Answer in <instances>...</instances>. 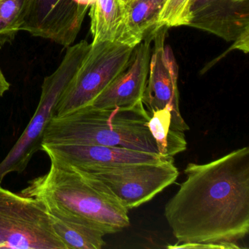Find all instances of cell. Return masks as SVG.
<instances>
[{"label": "cell", "mask_w": 249, "mask_h": 249, "mask_svg": "<svg viewBox=\"0 0 249 249\" xmlns=\"http://www.w3.org/2000/svg\"><path fill=\"white\" fill-rule=\"evenodd\" d=\"M121 1H122V2H123V3L125 5H127L128 3H129V1H130V0H121Z\"/></svg>", "instance_id": "obj_21"}, {"label": "cell", "mask_w": 249, "mask_h": 249, "mask_svg": "<svg viewBox=\"0 0 249 249\" xmlns=\"http://www.w3.org/2000/svg\"><path fill=\"white\" fill-rule=\"evenodd\" d=\"M166 204L177 243H237L249 231V148L205 164L189 163Z\"/></svg>", "instance_id": "obj_1"}, {"label": "cell", "mask_w": 249, "mask_h": 249, "mask_svg": "<svg viewBox=\"0 0 249 249\" xmlns=\"http://www.w3.org/2000/svg\"><path fill=\"white\" fill-rule=\"evenodd\" d=\"M164 0H132L126 5L124 21L116 41L131 47L147 35L158 30V19Z\"/></svg>", "instance_id": "obj_13"}, {"label": "cell", "mask_w": 249, "mask_h": 249, "mask_svg": "<svg viewBox=\"0 0 249 249\" xmlns=\"http://www.w3.org/2000/svg\"><path fill=\"white\" fill-rule=\"evenodd\" d=\"M88 10L72 0H23L21 31L68 48L76 40Z\"/></svg>", "instance_id": "obj_8"}, {"label": "cell", "mask_w": 249, "mask_h": 249, "mask_svg": "<svg viewBox=\"0 0 249 249\" xmlns=\"http://www.w3.org/2000/svg\"><path fill=\"white\" fill-rule=\"evenodd\" d=\"M9 82L7 80L6 77L2 72V70L0 69V97H2L8 90L10 89Z\"/></svg>", "instance_id": "obj_20"}, {"label": "cell", "mask_w": 249, "mask_h": 249, "mask_svg": "<svg viewBox=\"0 0 249 249\" xmlns=\"http://www.w3.org/2000/svg\"><path fill=\"white\" fill-rule=\"evenodd\" d=\"M155 33L147 35L135 46L126 69L90 106L99 108H132L142 104Z\"/></svg>", "instance_id": "obj_11"}, {"label": "cell", "mask_w": 249, "mask_h": 249, "mask_svg": "<svg viewBox=\"0 0 249 249\" xmlns=\"http://www.w3.org/2000/svg\"><path fill=\"white\" fill-rule=\"evenodd\" d=\"M91 48L81 40L67 48L66 53L56 71L45 78L37 109L15 145L0 162V185L8 175L22 173L33 156L42 148L43 135L52 118L59 98L78 71Z\"/></svg>", "instance_id": "obj_4"}, {"label": "cell", "mask_w": 249, "mask_h": 249, "mask_svg": "<svg viewBox=\"0 0 249 249\" xmlns=\"http://www.w3.org/2000/svg\"><path fill=\"white\" fill-rule=\"evenodd\" d=\"M148 119L143 104L132 108L89 106L53 116L42 145H106L160 154L148 129Z\"/></svg>", "instance_id": "obj_3"}, {"label": "cell", "mask_w": 249, "mask_h": 249, "mask_svg": "<svg viewBox=\"0 0 249 249\" xmlns=\"http://www.w3.org/2000/svg\"><path fill=\"white\" fill-rule=\"evenodd\" d=\"M194 0H164L158 19V27L189 26Z\"/></svg>", "instance_id": "obj_18"}, {"label": "cell", "mask_w": 249, "mask_h": 249, "mask_svg": "<svg viewBox=\"0 0 249 249\" xmlns=\"http://www.w3.org/2000/svg\"><path fill=\"white\" fill-rule=\"evenodd\" d=\"M50 160L49 172L30 180L21 195L41 202L52 215L89 221L107 234L129 227V211L104 182L71 164Z\"/></svg>", "instance_id": "obj_2"}, {"label": "cell", "mask_w": 249, "mask_h": 249, "mask_svg": "<svg viewBox=\"0 0 249 249\" xmlns=\"http://www.w3.org/2000/svg\"><path fill=\"white\" fill-rule=\"evenodd\" d=\"M134 48L118 41L91 43L81 66L59 98L54 116L90 106L126 69Z\"/></svg>", "instance_id": "obj_5"}, {"label": "cell", "mask_w": 249, "mask_h": 249, "mask_svg": "<svg viewBox=\"0 0 249 249\" xmlns=\"http://www.w3.org/2000/svg\"><path fill=\"white\" fill-rule=\"evenodd\" d=\"M0 249L66 248L55 233L52 215L41 202L0 185Z\"/></svg>", "instance_id": "obj_6"}, {"label": "cell", "mask_w": 249, "mask_h": 249, "mask_svg": "<svg viewBox=\"0 0 249 249\" xmlns=\"http://www.w3.org/2000/svg\"><path fill=\"white\" fill-rule=\"evenodd\" d=\"M50 160L62 161L80 170L155 163L171 157L145 151L99 145H42Z\"/></svg>", "instance_id": "obj_12"}, {"label": "cell", "mask_w": 249, "mask_h": 249, "mask_svg": "<svg viewBox=\"0 0 249 249\" xmlns=\"http://www.w3.org/2000/svg\"><path fill=\"white\" fill-rule=\"evenodd\" d=\"M52 217L53 230L66 249H101L106 245L107 233L98 226L79 218Z\"/></svg>", "instance_id": "obj_14"}, {"label": "cell", "mask_w": 249, "mask_h": 249, "mask_svg": "<svg viewBox=\"0 0 249 249\" xmlns=\"http://www.w3.org/2000/svg\"><path fill=\"white\" fill-rule=\"evenodd\" d=\"M189 27L212 33L247 53L249 0H194Z\"/></svg>", "instance_id": "obj_10"}, {"label": "cell", "mask_w": 249, "mask_h": 249, "mask_svg": "<svg viewBox=\"0 0 249 249\" xmlns=\"http://www.w3.org/2000/svg\"><path fill=\"white\" fill-rule=\"evenodd\" d=\"M90 8L91 43L116 41L124 21L126 5L121 0H94Z\"/></svg>", "instance_id": "obj_15"}, {"label": "cell", "mask_w": 249, "mask_h": 249, "mask_svg": "<svg viewBox=\"0 0 249 249\" xmlns=\"http://www.w3.org/2000/svg\"><path fill=\"white\" fill-rule=\"evenodd\" d=\"M130 1H132V0H130ZM130 1H129V2H130Z\"/></svg>", "instance_id": "obj_22"}, {"label": "cell", "mask_w": 249, "mask_h": 249, "mask_svg": "<svg viewBox=\"0 0 249 249\" xmlns=\"http://www.w3.org/2000/svg\"><path fill=\"white\" fill-rule=\"evenodd\" d=\"M148 126L157 143L159 153L163 157H173L186 151L187 142L184 132L175 127L169 109H161L151 113Z\"/></svg>", "instance_id": "obj_16"}, {"label": "cell", "mask_w": 249, "mask_h": 249, "mask_svg": "<svg viewBox=\"0 0 249 249\" xmlns=\"http://www.w3.org/2000/svg\"><path fill=\"white\" fill-rule=\"evenodd\" d=\"M23 0H0V49L14 41L21 31Z\"/></svg>", "instance_id": "obj_17"}, {"label": "cell", "mask_w": 249, "mask_h": 249, "mask_svg": "<svg viewBox=\"0 0 249 249\" xmlns=\"http://www.w3.org/2000/svg\"><path fill=\"white\" fill-rule=\"evenodd\" d=\"M167 29L160 27L154 34L148 81L142 102L149 115L156 110L169 109L175 127L185 132L189 126L182 117L179 107L178 68L173 51L165 44Z\"/></svg>", "instance_id": "obj_9"}, {"label": "cell", "mask_w": 249, "mask_h": 249, "mask_svg": "<svg viewBox=\"0 0 249 249\" xmlns=\"http://www.w3.org/2000/svg\"><path fill=\"white\" fill-rule=\"evenodd\" d=\"M84 171L104 182L128 211L149 202L179 176L173 157L155 163L94 167Z\"/></svg>", "instance_id": "obj_7"}, {"label": "cell", "mask_w": 249, "mask_h": 249, "mask_svg": "<svg viewBox=\"0 0 249 249\" xmlns=\"http://www.w3.org/2000/svg\"><path fill=\"white\" fill-rule=\"evenodd\" d=\"M168 249H237L240 246L236 243H176L175 246H168Z\"/></svg>", "instance_id": "obj_19"}]
</instances>
